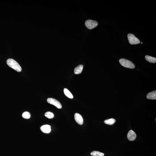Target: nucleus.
Listing matches in <instances>:
<instances>
[{
	"instance_id": "f257e3e1",
	"label": "nucleus",
	"mask_w": 156,
	"mask_h": 156,
	"mask_svg": "<svg viewBox=\"0 0 156 156\" xmlns=\"http://www.w3.org/2000/svg\"><path fill=\"white\" fill-rule=\"evenodd\" d=\"M7 64L10 67L18 72H21L22 68L19 64L15 60L9 58L6 61Z\"/></svg>"
},
{
	"instance_id": "f03ea898",
	"label": "nucleus",
	"mask_w": 156,
	"mask_h": 156,
	"mask_svg": "<svg viewBox=\"0 0 156 156\" xmlns=\"http://www.w3.org/2000/svg\"><path fill=\"white\" fill-rule=\"evenodd\" d=\"M119 62L121 66L125 67L131 69H133L135 68L134 64L128 60L121 58L119 60Z\"/></svg>"
},
{
	"instance_id": "7ed1b4c3",
	"label": "nucleus",
	"mask_w": 156,
	"mask_h": 156,
	"mask_svg": "<svg viewBox=\"0 0 156 156\" xmlns=\"http://www.w3.org/2000/svg\"><path fill=\"white\" fill-rule=\"evenodd\" d=\"M129 43L131 45H135L139 44L140 41L135 37L133 34L129 33L127 35Z\"/></svg>"
},
{
	"instance_id": "20e7f679",
	"label": "nucleus",
	"mask_w": 156,
	"mask_h": 156,
	"mask_svg": "<svg viewBox=\"0 0 156 156\" xmlns=\"http://www.w3.org/2000/svg\"><path fill=\"white\" fill-rule=\"evenodd\" d=\"M98 23L96 21L91 20H86L85 22V25L86 27L89 29H94L98 25Z\"/></svg>"
},
{
	"instance_id": "39448f33",
	"label": "nucleus",
	"mask_w": 156,
	"mask_h": 156,
	"mask_svg": "<svg viewBox=\"0 0 156 156\" xmlns=\"http://www.w3.org/2000/svg\"><path fill=\"white\" fill-rule=\"evenodd\" d=\"M47 101L49 103L54 105L58 109H61L62 108V106L61 103L55 99L49 98L47 99Z\"/></svg>"
},
{
	"instance_id": "423d86ee",
	"label": "nucleus",
	"mask_w": 156,
	"mask_h": 156,
	"mask_svg": "<svg viewBox=\"0 0 156 156\" xmlns=\"http://www.w3.org/2000/svg\"><path fill=\"white\" fill-rule=\"evenodd\" d=\"M136 134L132 130L129 131L127 135V138L130 141H133L136 139Z\"/></svg>"
},
{
	"instance_id": "0eeeda50",
	"label": "nucleus",
	"mask_w": 156,
	"mask_h": 156,
	"mask_svg": "<svg viewBox=\"0 0 156 156\" xmlns=\"http://www.w3.org/2000/svg\"><path fill=\"white\" fill-rule=\"evenodd\" d=\"M74 119L75 121L79 124L82 125L83 123V118L81 115L78 113L75 114L74 115Z\"/></svg>"
},
{
	"instance_id": "6e6552de",
	"label": "nucleus",
	"mask_w": 156,
	"mask_h": 156,
	"mask_svg": "<svg viewBox=\"0 0 156 156\" xmlns=\"http://www.w3.org/2000/svg\"><path fill=\"white\" fill-rule=\"evenodd\" d=\"M41 130L45 133L48 134L51 131V126L49 125H45L41 127Z\"/></svg>"
},
{
	"instance_id": "1a4fd4ad",
	"label": "nucleus",
	"mask_w": 156,
	"mask_h": 156,
	"mask_svg": "<svg viewBox=\"0 0 156 156\" xmlns=\"http://www.w3.org/2000/svg\"><path fill=\"white\" fill-rule=\"evenodd\" d=\"M147 98L148 99L155 100L156 99V91L151 92L148 93L147 95Z\"/></svg>"
},
{
	"instance_id": "9d476101",
	"label": "nucleus",
	"mask_w": 156,
	"mask_h": 156,
	"mask_svg": "<svg viewBox=\"0 0 156 156\" xmlns=\"http://www.w3.org/2000/svg\"><path fill=\"white\" fill-rule=\"evenodd\" d=\"M83 66L82 65H79L75 68L74 70V73L75 74H79L81 73L82 71Z\"/></svg>"
},
{
	"instance_id": "9b49d317",
	"label": "nucleus",
	"mask_w": 156,
	"mask_h": 156,
	"mask_svg": "<svg viewBox=\"0 0 156 156\" xmlns=\"http://www.w3.org/2000/svg\"><path fill=\"white\" fill-rule=\"evenodd\" d=\"M145 58L147 61L150 63H155L156 62V57H151L150 56L146 55L145 56Z\"/></svg>"
},
{
	"instance_id": "f8f14e48",
	"label": "nucleus",
	"mask_w": 156,
	"mask_h": 156,
	"mask_svg": "<svg viewBox=\"0 0 156 156\" xmlns=\"http://www.w3.org/2000/svg\"><path fill=\"white\" fill-rule=\"evenodd\" d=\"M64 92L65 95L68 98H70V99H73V96L71 93L70 92V91L68 89L65 88L64 89Z\"/></svg>"
},
{
	"instance_id": "ddd939ff",
	"label": "nucleus",
	"mask_w": 156,
	"mask_h": 156,
	"mask_svg": "<svg viewBox=\"0 0 156 156\" xmlns=\"http://www.w3.org/2000/svg\"><path fill=\"white\" fill-rule=\"evenodd\" d=\"M116 122V120L114 119L111 118L109 119L106 120L104 123L106 124L109 125H112Z\"/></svg>"
},
{
	"instance_id": "4468645a",
	"label": "nucleus",
	"mask_w": 156,
	"mask_h": 156,
	"mask_svg": "<svg viewBox=\"0 0 156 156\" xmlns=\"http://www.w3.org/2000/svg\"><path fill=\"white\" fill-rule=\"evenodd\" d=\"M91 155L93 156H104V153L97 151H94L90 153Z\"/></svg>"
},
{
	"instance_id": "2eb2a0df",
	"label": "nucleus",
	"mask_w": 156,
	"mask_h": 156,
	"mask_svg": "<svg viewBox=\"0 0 156 156\" xmlns=\"http://www.w3.org/2000/svg\"><path fill=\"white\" fill-rule=\"evenodd\" d=\"M45 115L46 117L49 119L53 118L54 117V115L53 114L52 112H46Z\"/></svg>"
},
{
	"instance_id": "dca6fc26",
	"label": "nucleus",
	"mask_w": 156,
	"mask_h": 156,
	"mask_svg": "<svg viewBox=\"0 0 156 156\" xmlns=\"http://www.w3.org/2000/svg\"><path fill=\"white\" fill-rule=\"evenodd\" d=\"M22 116L23 118L28 119L30 118L31 115L29 112L26 111V112H24L23 113Z\"/></svg>"
},
{
	"instance_id": "f3484780",
	"label": "nucleus",
	"mask_w": 156,
	"mask_h": 156,
	"mask_svg": "<svg viewBox=\"0 0 156 156\" xmlns=\"http://www.w3.org/2000/svg\"><path fill=\"white\" fill-rule=\"evenodd\" d=\"M141 44H143V43H142V42H141Z\"/></svg>"
}]
</instances>
